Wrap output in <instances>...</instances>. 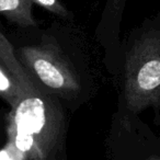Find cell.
Listing matches in <instances>:
<instances>
[{
    "label": "cell",
    "instance_id": "cell-1",
    "mask_svg": "<svg viewBox=\"0 0 160 160\" xmlns=\"http://www.w3.org/2000/svg\"><path fill=\"white\" fill-rule=\"evenodd\" d=\"M64 128V114L56 100L40 87L12 108L14 146L22 152L53 148Z\"/></svg>",
    "mask_w": 160,
    "mask_h": 160
},
{
    "label": "cell",
    "instance_id": "cell-2",
    "mask_svg": "<svg viewBox=\"0 0 160 160\" xmlns=\"http://www.w3.org/2000/svg\"><path fill=\"white\" fill-rule=\"evenodd\" d=\"M124 80L125 100L134 112L160 104V32H148L133 45Z\"/></svg>",
    "mask_w": 160,
    "mask_h": 160
},
{
    "label": "cell",
    "instance_id": "cell-3",
    "mask_svg": "<svg viewBox=\"0 0 160 160\" xmlns=\"http://www.w3.org/2000/svg\"><path fill=\"white\" fill-rule=\"evenodd\" d=\"M19 60L34 81L52 93L72 99L81 91L79 76L53 43L22 47Z\"/></svg>",
    "mask_w": 160,
    "mask_h": 160
},
{
    "label": "cell",
    "instance_id": "cell-4",
    "mask_svg": "<svg viewBox=\"0 0 160 160\" xmlns=\"http://www.w3.org/2000/svg\"><path fill=\"white\" fill-rule=\"evenodd\" d=\"M0 66L2 67L20 86L24 93L31 94L40 89L41 86L34 81V79L28 73L22 66L11 43L8 41L5 34L0 31Z\"/></svg>",
    "mask_w": 160,
    "mask_h": 160
},
{
    "label": "cell",
    "instance_id": "cell-5",
    "mask_svg": "<svg viewBox=\"0 0 160 160\" xmlns=\"http://www.w3.org/2000/svg\"><path fill=\"white\" fill-rule=\"evenodd\" d=\"M0 14L20 27H34L36 24L30 0H0Z\"/></svg>",
    "mask_w": 160,
    "mask_h": 160
},
{
    "label": "cell",
    "instance_id": "cell-6",
    "mask_svg": "<svg viewBox=\"0 0 160 160\" xmlns=\"http://www.w3.org/2000/svg\"><path fill=\"white\" fill-rule=\"evenodd\" d=\"M27 94L14 79L0 66V97L14 108Z\"/></svg>",
    "mask_w": 160,
    "mask_h": 160
},
{
    "label": "cell",
    "instance_id": "cell-7",
    "mask_svg": "<svg viewBox=\"0 0 160 160\" xmlns=\"http://www.w3.org/2000/svg\"><path fill=\"white\" fill-rule=\"evenodd\" d=\"M32 3H36V5L41 6V7L45 8L46 10L51 11L52 13L56 14V16L60 17L64 19H69L70 14L67 11V9L62 5L59 0H30Z\"/></svg>",
    "mask_w": 160,
    "mask_h": 160
},
{
    "label": "cell",
    "instance_id": "cell-8",
    "mask_svg": "<svg viewBox=\"0 0 160 160\" xmlns=\"http://www.w3.org/2000/svg\"><path fill=\"white\" fill-rule=\"evenodd\" d=\"M0 160H13L6 150L0 151Z\"/></svg>",
    "mask_w": 160,
    "mask_h": 160
}]
</instances>
